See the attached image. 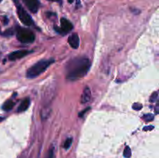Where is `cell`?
<instances>
[{
    "instance_id": "6da1fadb",
    "label": "cell",
    "mask_w": 159,
    "mask_h": 158,
    "mask_svg": "<svg viewBox=\"0 0 159 158\" xmlns=\"http://www.w3.org/2000/svg\"><path fill=\"white\" fill-rule=\"evenodd\" d=\"M91 63L85 57H75L70 60L65 66L66 79L70 81H75L83 77L89 70Z\"/></svg>"
},
{
    "instance_id": "7a4b0ae2",
    "label": "cell",
    "mask_w": 159,
    "mask_h": 158,
    "mask_svg": "<svg viewBox=\"0 0 159 158\" xmlns=\"http://www.w3.org/2000/svg\"><path fill=\"white\" fill-rule=\"evenodd\" d=\"M54 62V59H43L39 60L38 62L33 65L26 71V77L28 78H35L38 77L40 74L44 72L51 64Z\"/></svg>"
},
{
    "instance_id": "3957f363",
    "label": "cell",
    "mask_w": 159,
    "mask_h": 158,
    "mask_svg": "<svg viewBox=\"0 0 159 158\" xmlns=\"http://www.w3.org/2000/svg\"><path fill=\"white\" fill-rule=\"evenodd\" d=\"M17 39L24 43H33L35 40V35L31 30L25 28H19L17 29Z\"/></svg>"
},
{
    "instance_id": "277c9868",
    "label": "cell",
    "mask_w": 159,
    "mask_h": 158,
    "mask_svg": "<svg viewBox=\"0 0 159 158\" xmlns=\"http://www.w3.org/2000/svg\"><path fill=\"white\" fill-rule=\"evenodd\" d=\"M14 2L16 3V6L17 8V14H18L19 19L23 23H24L26 26H31L33 24V20L30 15L27 13L26 10L22 7L21 5L20 4L18 0H13Z\"/></svg>"
},
{
    "instance_id": "5b68a950",
    "label": "cell",
    "mask_w": 159,
    "mask_h": 158,
    "mask_svg": "<svg viewBox=\"0 0 159 158\" xmlns=\"http://www.w3.org/2000/svg\"><path fill=\"white\" fill-rule=\"evenodd\" d=\"M23 3L28 9L33 13H36L40 8V1L39 0H23Z\"/></svg>"
},
{
    "instance_id": "8992f818",
    "label": "cell",
    "mask_w": 159,
    "mask_h": 158,
    "mask_svg": "<svg viewBox=\"0 0 159 158\" xmlns=\"http://www.w3.org/2000/svg\"><path fill=\"white\" fill-rule=\"evenodd\" d=\"M61 34L67 33L73 29V25L71 22L65 18L61 19Z\"/></svg>"
},
{
    "instance_id": "52a82bcc",
    "label": "cell",
    "mask_w": 159,
    "mask_h": 158,
    "mask_svg": "<svg viewBox=\"0 0 159 158\" xmlns=\"http://www.w3.org/2000/svg\"><path fill=\"white\" fill-rule=\"evenodd\" d=\"M30 53V51L26 50H16L11 53L9 56V58L10 60H18V59L23 58V57H26V56L28 55Z\"/></svg>"
},
{
    "instance_id": "ba28073f",
    "label": "cell",
    "mask_w": 159,
    "mask_h": 158,
    "mask_svg": "<svg viewBox=\"0 0 159 158\" xmlns=\"http://www.w3.org/2000/svg\"><path fill=\"white\" fill-rule=\"evenodd\" d=\"M79 37L77 33H72L71 36L68 37V42L69 43L70 46L73 48V49H77L79 46Z\"/></svg>"
},
{
    "instance_id": "9c48e42d",
    "label": "cell",
    "mask_w": 159,
    "mask_h": 158,
    "mask_svg": "<svg viewBox=\"0 0 159 158\" xmlns=\"http://www.w3.org/2000/svg\"><path fill=\"white\" fill-rule=\"evenodd\" d=\"M91 96H92L91 90L89 89V87H85V89L83 90V92H82V96H81V103L82 104L87 103V102L91 99Z\"/></svg>"
},
{
    "instance_id": "30bf717a",
    "label": "cell",
    "mask_w": 159,
    "mask_h": 158,
    "mask_svg": "<svg viewBox=\"0 0 159 158\" xmlns=\"http://www.w3.org/2000/svg\"><path fill=\"white\" fill-rule=\"evenodd\" d=\"M30 98H26L23 99L21 102L20 105H19L18 108H17V112H25L30 106Z\"/></svg>"
},
{
    "instance_id": "8fae6325",
    "label": "cell",
    "mask_w": 159,
    "mask_h": 158,
    "mask_svg": "<svg viewBox=\"0 0 159 158\" xmlns=\"http://www.w3.org/2000/svg\"><path fill=\"white\" fill-rule=\"evenodd\" d=\"M14 105H15V102H13L12 100H8L3 104L2 105V109L5 110V111L8 112V111H10L13 108Z\"/></svg>"
},
{
    "instance_id": "7c38bea8",
    "label": "cell",
    "mask_w": 159,
    "mask_h": 158,
    "mask_svg": "<svg viewBox=\"0 0 159 158\" xmlns=\"http://www.w3.org/2000/svg\"><path fill=\"white\" fill-rule=\"evenodd\" d=\"M124 156L125 158H130V156H131V150L129 147H126L124 149Z\"/></svg>"
},
{
    "instance_id": "4fadbf2b",
    "label": "cell",
    "mask_w": 159,
    "mask_h": 158,
    "mask_svg": "<svg viewBox=\"0 0 159 158\" xmlns=\"http://www.w3.org/2000/svg\"><path fill=\"white\" fill-rule=\"evenodd\" d=\"M154 118L155 117H154L153 115L150 114V113H148V114H145L142 116V119H144V121H146V122H151V121L153 120Z\"/></svg>"
},
{
    "instance_id": "5bb4252c",
    "label": "cell",
    "mask_w": 159,
    "mask_h": 158,
    "mask_svg": "<svg viewBox=\"0 0 159 158\" xmlns=\"http://www.w3.org/2000/svg\"><path fill=\"white\" fill-rule=\"evenodd\" d=\"M158 91H155V92L151 95L150 102H152V103H154V102L158 101Z\"/></svg>"
},
{
    "instance_id": "9a60e30c",
    "label": "cell",
    "mask_w": 159,
    "mask_h": 158,
    "mask_svg": "<svg viewBox=\"0 0 159 158\" xmlns=\"http://www.w3.org/2000/svg\"><path fill=\"white\" fill-rule=\"evenodd\" d=\"M71 143H72V138H68V139H66V140H65V143H64V148L68 150V149L71 147Z\"/></svg>"
},
{
    "instance_id": "2e32d148",
    "label": "cell",
    "mask_w": 159,
    "mask_h": 158,
    "mask_svg": "<svg viewBox=\"0 0 159 158\" xmlns=\"http://www.w3.org/2000/svg\"><path fill=\"white\" fill-rule=\"evenodd\" d=\"M47 158H55V156H54V147H51V148L49 149L48 152V154H47Z\"/></svg>"
},
{
    "instance_id": "e0dca14e",
    "label": "cell",
    "mask_w": 159,
    "mask_h": 158,
    "mask_svg": "<svg viewBox=\"0 0 159 158\" xmlns=\"http://www.w3.org/2000/svg\"><path fill=\"white\" fill-rule=\"evenodd\" d=\"M132 108H133V109L136 110V111H139V110H141L143 108V106L140 103H134L132 105Z\"/></svg>"
},
{
    "instance_id": "ac0fdd59",
    "label": "cell",
    "mask_w": 159,
    "mask_h": 158,
    "mask_svg": "<svg viewBox=\"0 0 159 158\" xmlns=\"http://www.w3.org/2000/svg\"><path fill=\"white\" fill-rule=\"evenodd\" d=\"M12 34H13V31H12V29H7V30H6V32L4 33H3V35H5V36H11V35H12Z\"/></svg>"
},
{
    "instance_id": "d6986e66",
    "label": "cell",
    "mask_w": 159,
    "mask_h": 158,
    "mask_svg": "<svg viewBox=\"0 0 159 158\" xmlns=\"http://www.w3.org/2000/svg\"><path fill=\"white\" fill-rule=\"evenodd\" d=\"M154 129V126L153 125H149V126H145L144 128V131H148V130H152Z\"/></svg>"
},
{
    "instance_id": "ffe728a7",
    "label": "cell",
    "mask_w": 159,
    "mask_h": 158,
    "mask_svg": "<svg viewBox=\"0 0 159 158\" xmlns=\"http://www.w3.org/2000/svg\"><path fill=\"white\" fill-rule=\"evenodd\" d=\"M89 108H85V109L84 110L83 112H80V113H79V116H80V117H82V116H83V115L85 114V113L86 112L88 111V110L89 109Z\"/></svg>"
},
{
    "instance_id": "44dd1931",
    "label": "cell",
    "mask_w": 159,
    "mask_h": 158,
    "mask_svg": "<svg viewBox=\"0 0 159 158\" xmlns=\"http://www.w3.org/2000/svg\"><path fill=\"white\" fill-rule=\"evenodd\" d=\"M48 1H50V2H55L61 3V2H62V0H48Z\"/></svg>"
},
{
    "instance_id": "7402d4cb",
    "label": "cell",
    "mask_w": 159,
    "mask_h": 158,
    "mask_svg": "<svg viewBox=\"0 0 159 158\" xmlns=\"http://www.w3.org/2000/svg\"><path fill=\"white\" fill-rule=\"evenodd\" d=\"M3 20H3V23H4L5 24H7L8 19L6 18V16H3Z\"/></svg>"
},
{
    "instance_id": "603a6c76",
    "label": "cell",
    "mask_w": 159,
    "mask_h": 158,
    "mask_svg": "<svg viewBox=\"0 0 159 158\" xmlns=\"http://www.w3.org/2000/svg\"><path fill=\"white\" fill-rule=\"evenodd\" d=\"M158 103L156 104V107H155V112H156L157 114L158 113Z\"/></svg>"
},
{
    "instance_id": "cb8c5ba5",
    "label": "cell",
    "mask_w": 159,
    "mask_h": 158,
    "mask_svg": "<svg viewBox=\"0 0 159 158\" xmlns=\"http://www.w3.org/2000/svg\"><path fill=\"white\" fill-rule=\"evenodd\" d=\"M2 120H4V118L1 117V116H0V122H2Z\"/></svg>"
},
{
    "instance_id": "d4e9b609",
    "label": "cell",
    "mask_w": 159,
    "mask_h": 158,
    "mask_svg": "<svg viewBox=\"0 0 159 158\" xmlns=\"http://www.w3.org/2000/svg\"><path fill=\"white\" fill-rule=\"evenodd\" d=\"M68 1L69 3H72L73 2H74V0H68Z\"/></svg>"
},
{
    "instance_id": "484cf974",
    "label": "cell",
    "mask_w": 159,
    "mask_h": 158,
    "mask_svg": "<svg viewBox=\"0 0 159 158\" xmlns=\"http://www.w3.org/2000/svg\"><path fill=\"white\" fill-rule=\"evenodd\" d=\"M2 0H0V2H2Z\"/></svg>"
}]
</instances>
